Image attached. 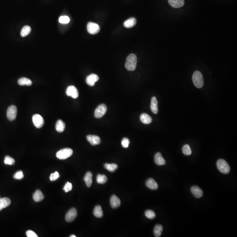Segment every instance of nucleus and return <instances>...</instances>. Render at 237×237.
I'll use <instances>...</instances> for the list:
<instances>
[{
    "label": "nucleus",
    "mask_w": 237,
    "mask_h": 237,
    "mask_svg": "<svg viewBox=\"0 0 237 237\" xmlns=\"http://www.w3.org/2000/svg\"><path fill=\"white\" fill-rule=\"evenodd\" d=\"M146 185L149 189L153 190H155L158 189V185L157 182L152 178H149L146 182Z\"/></svg>",
    "instance_id": "nucleus-16"
},
{
    "label": "nucleus",
    "mask_w": 237,
    "mask_h": 237,
    "mask_svg": "<svg viewBox=\"0 0 237 237\" xmlns=\"http://www.w3.org/2000/svg\"><path fill=\"white\" fill-rule=\"evenodd\" d=\"M87 30L89 33L91 35H96L100 30V27L97 23L89 22L87 25Z\"/></svg>",
    "instance_id": "nucleus-8"
},
{
    "label": "nucleus",
    "mask_w": 237,
    "mask_h": 237,
    "mask_svg": "<svg viewBox=\"0 0 237 237\" xmlns=\"http://www.w3.org/2000/svg\"><path fill=\"white\" fill-rule=\"evenodd\" d=\"M193 81L195 86L201 88L204 85V80L202 73L198 71H195L193 76Z\"/></svg>",
    "instance_id": "nucleus-2"
},
{
    "label": "nucleus",
    "mask_w": 237,
    "mask_h": 237,
    "mask_svg": "<svg viewBox=\"0 0 237 237\" xmlns=\"http://www.w3.org/2000/svg\"><path fill=\"white\" fill-rule=\"evenodd\" d=\"M137 23L136 19L135 18H131L124 23V26L127 28H130L134 27Z\"/></svg>",
    "instance_id": "nucleus-21"
},
{
    "label": "nucleus",
    "mask_w": 237,
    "mask_h": 237,
    "mask_svg": "<svg viewBox=\"0 0 237 237\" xmlns=\"http://www.w3.org/2000/svg\"><path fill=\"white\" fill-rule=\"evenodd\" d=\"M218 170L223 174H228L230 171V167L228 163L223 159H220L216 163Z\"/></svg>",
    "instance_id": "nucleus-3"
},
{
    "label": "nucleus",
    "mask_w": 237,
    "mask_h": 237,
    "mask_svg": "<svg viewBox=\"0 0 237 237\" xmlns=\"http://www.w3.org/2000/svg\"><path fill=\"white\" fill-rule=\"evenodd\" d=\"M97 182L100 184H104L107 181V177L105 175L98 174L97 176Z\"/></svg>",
    "instance_id": "nucleus-30"
},
{
    "label": "nucleus",
    "mask_w": 237,
    "mask_h": 237,
    "mask_svg": "<svg viewBox=\"0 0 237 237\" xmlns=\"http://www.w3.org/2000/svg\"><path fill=\"white\" fill-rule=\"evenodd\" d=\"M182 151L184 155H191V149L189 145H185L182 148Z\"/></svg>",
    "instance_id": "nucleus-31"
},
{
    "label": "nucleus",
    "mask_w": 237,
    "mask_h": 237,
    "mask_svg": "<svg viewBox=\"0 0 237 237\" xmlns=\"http://www.w3.org/2000/svg\"><path fill=\"white\" fill-rule=\"evenodd\" d=\"M87 139L90 144L92 145H98L101 143V141L100 137L96 135H88L87 136Z\"/></svg>",
    "instance_id": "nucleus-13"
},
{
    "label": "nucleus",
    "mask_w": 237,
    "mask_h": 237,
    "mask_svg": "<svg viewBox=\"0 0 237 237\" xmlns=\"http://www.w3.org/2000/svg\"><path fill=\"white\" fill-rule=\"evenodd\" d=\"M4 163L6 165H13L15 164V161L12 157H10L9 156H6L5 157Z\"/></svg>",
    "instance_id": "nucleus-32"
},
{
    "label": "nucleus",
    "mask_w": 237,
    "mask_h": 237,
    "mask_svg": "<svg viewBox=\"0 0 237 237\" xmlns=\"http://www.w3.org/2000/svg\"><path fill=\"white\" fill-rule=\"evenodd\" d=\"M121 202L120 199L116 195H112L110 198V205L112 208H115L120 206Z\"/></svg>",
    "instance_id": "nucleus-15"
},
{
    "label": "nucleus",
    "mask_w": 237,
    "mask_h": 237,
    "mask_svg": "<svg viewBox=\"0 0 237 237\" xmlns=\"http://www.w3.org/2000/svg\"><path fill=\"white\" fill-rule=\"evenodd\" d=\"M33 122L35 126L37 128H40L44 123V119L40 115L35 114L32 117Z\"/></svg>",
    "instance_id": "nucleus-7"
},
{
    "label": "nucleus",
    "mask_w": 237,
    "mask_h": 237,
    "mask_svg": "<svg viewBox=\"0 0 237 237\" xmlns=\"http://www.w3.org/2000/svg\"><path fill=\"white\" fill-rule=\"evenodd\" d=\"M129 144V140L127 137H124L122 140L121 145L124 148H127Z\"/></svg>",
    "instance_id": "nucleus-36"
},
{
    "label": "nucleus",
    "mask_w": 237,
    "mask_h": 237,
    "mask_svg": "<svg viewBox=\"0 0 237 237\" xmlns=\"http://www.w3.org/2000/svg\"><path fill=\"white\" fill-rule=\"evenodd\" d=\"M18 83L20 86L27 85L28 86H30L32 84V81L28 78L22 77L19 79Z\"/></svg>",
    "instance_id": "nucleus-25"
},
{
    "label": "nucleus",
    "mask_w": 237,
    "mask_h": 237,
    "mask_svg": "<svg viewBox=\"0 0 237 237\" xmlns=\"http://www.w3.org/2000/svg\"><path fill=\"white\" fill-rule=\"evenodd\" d=\"M13 177L14 179L17 180H21L24 177V174L22 171H19L15 173V174L14 175Z\"/></svg>",
    "instance_id": "nucleus-35"
},
{
    "label": "nucleus",
    "mask_w": 237,
    "mask_h": 237,
    "mask_svg": "<svg viewBox=\"0 0 237 237\" xmlns=\"http://www.w3.org/2000/svg\"><path fill=\"white\" fill-rule=\"evenodd\" d=\"M73 154V151L70 148H66L60 150L56 153V157L61 160L67 159Z\"/></svg>",
    "instance_id": "nucleus-4"
},
{
    "label": "nucleus",
    "mask_w": 237,
    "mask_h": 237,
    "mask_svg": "<svg viewBox=\"0 0 237 237\" xmlns=\"http://www.w3.org/2000/svg\"><path fill=\"white\" fill-rule=\"evenodd\" d=\"M72 184L70 182H67L65 185V186L63 188V190L66 193H68L69 191H70L72 189Z\"/></svg>",
    "instance_id": "nucleus-37"
},
{
    "label": "nucleus",
    "mask_w": 237,
    "mask_h": 237,
    "mask_svg": "<svg viewBox=\"0 0 237 237\" xmlns=\"http://www.w3.org/2000/svg\"><path fill=\"white\" fill-rule=\"evenodd\" d=\"M137 64V58L135 54H129L126 59L125 68L127 70L134 71L136 69Z\"/></svg>",
    "instance_id": "nucleus-1"
},
{
    "label": "nucleus",
    "mask_w": 237,
    "mask_h": 237,
    "mask_svg": "<svg viewBox=\"0 0 237 237\" xmlns=\"http://www.w3.org/2000/svg\"><path fill=\"white\" fill-rule=\"evenodd\" d=\"M59 177V174L58 172L56 171L54 173H52L50 176V181H54L57 180Z\"/></svg>",
    "instance_id": "nucleus-38"
},
{
    "label": "nucleus",
    "mask_w": 237,
    "mask_h": 237,
    "mask_svg": "<svg viewBox=\"0 0 237 237\" xmlns=\"http://www.w3.org/2000/svg\"><path fill=\"white\" fill-rule=\"evenodd\" d=\"M168 2L171 6L174 8H181L185 4L184 0H168Z\"/></svg>",
    "instance_id": "nucleus-18"
},
{
    "label": "nucleus",
    "mask_w": 237,
    "mask_h": 237,
    "mask_svg": "<svg viewBox=\"0 0 237 237\" xmlns=\"http://www.w3.org/2000/svg\"><path fill=\"white\" fill-rule=\"evenodd\" d=\"M191 193L196 198H200L203 195L202 191L198 186H193L191 187Z\"/></svg>",
    "instance_id": "nucleus-12"
},
{
    "label": "nucleus",
    "mask_w": 237,
    "mask_h": 237,
    "mask_svg": "<svg viewBox=\"0 0 237 237\" xmlns=\"http://www.w3.org/2000/svg\"><path fill=\"white\" fill-rule=\"evenodd\" d=\"M107 110L106 106L105 104H101L95 110L94 116L95 118L99 119L105 115Z\"/></svg>",
    "instance_id": "nucleus-6"
},
{
    "label": "nucleus",
    "mask_w": 237,
    "mask_h": 237,
    "mask_svg": "<svg viewBox=\"0 0 237 237\" xmlns=\"http://www.w3.org/2000/svg\"><path fill=\"white\" fill-rule=\"evenodd\" d=\"M93 213L95 217L102 218L103 216V212L102 207L100 206H96L94 210Z\"/></svg>",
    "instance_id": "nucleus-26"
},
{
    "label": "nucleus",
    "mask_w": 237,
    "mask_h": 237,
    "mask_svg": "<svg viewBox=\"0 0 237 237\" xmlns=\"http://www.w3.org/2000/svg\"><path fill=\"white\" fill-rule=\"evenodd\" d=\"M59 23L62 24H67L70 22V18L67 16H62L58 19Z\"/></svg>",
    "instance_id": "nucleus-34"
},
{
    "label": "nucleus",
    "mask_w": 237,
    "mask_h": 237,
    "mask_svg": "<svg viewBox=\"0 0 237 237\" xmlns=\"http://www.w3.org/2000/svg\"><path fill=\"white\" fill-rule=\"evenodd\" d=\"M70 237H76V236L75 235H71L70 236Z\"/></svg>",
    "instance_id": "nucleus-40"
},
{
    "label": "nucleus",
    "mask_w": 237,
    "mask_h": 237,
    "mask_svg": "<svg viewBox=\"0 0 237 237\" xmlns=\"http://www.w3.org/2000/svg\"><path fill=\"white\" fill-rule=\"evenodd\" d=\"M155 162L158 166H163L166 164V160L164 159L160 152H158L155 155Z\"/></svg>",
    "instance_id": "nucleus-14"
},
{
    "label": "nucleus",
    "mask_w": 237,
    "mask_h": 237,
    "mask_svg": "<svg viewBox=\"0 0 237 237\" xmlns=\"http://www.w3.org/2000/svg\"><path fill=\"white\" fill-rule=\"evenodd\" d=\"M26 235L28 237H38V235L32 230H27L26 232Z\"/></svg>",
    "instance_id": "nucleus-39"
},
{
    "label": "nucleus",
    "mask_w": 237,
    "mask_h": 237,
    "mask_svg": "<svg viewBox=\"0 0 237 237\" xmlns=\"http://www.w3.org/2000/svg\"><path fill=\"white\" fill-rule=\"evenodd\" d=\"M0 198H1V197H0Z\"/></svg>",
    "instance_id": "nucleus-41"
},
{
    "label": "nucleus",
    "mask_w": 237,
    "mask_h": 237,
    "mask_svg": "<svg viewBox=\"0 0 237 237\" xmlns=\"http://www.w3.org/2000/svg\"><path fill=\"white\" fill-rule=\"evenodd\" d=\"M163 227L161 225L157 224L155 226L154 229V234L156 237H159L162 234Z\"/></svg>",
    "instance_id": "nucleus-27"
},
{
    "label": "nucleus",
    "mask_w": 237,
    "mask_h": 237,
    "mask_svg": "<svg viewBox=\"0 0 237 237\" xmlns=\"http://www.w3.org/2000/svg\"><path fill=\"white\" fill-rule=\"evenodd\" d=\"M104 167L109 171L111 172H114L118 168V165L114 164V163H112V164L106 163L104 165Z\"/></svg>",
    "instance_id": "nucleus-29"
},
{
    "label": "nucleus",
    "mask_w": 237,
    "mask_h": 237,
    "mask_svg": "<svg viewBox=\"0 0 237 237\" xmlns=\"http://www.w3.org/2000/svg\"><path fill=\"white\" fill-rule=\"evenodd\" d=\"M150 108L151 111L153 114H158V111H159L158 107V101L155 97H153L151 98Z\"/></svg>",
    "instance_id": "nucleus-17"
},
{
    "label": "nucleus",
    "mask_w": 237,
    "mask_h": 237,
    "mask_svg": "<svg viewBox=\"0 0 237 237\" xmlns=\"http://www.w3.org/2000/svg\"><path fill=\"white\" fill-rule=\"evenodd\" d=\"M44 198V195L42 192L39 190H37L33 195V199L36 202L42 201Z\"/></svg>",
    "instance_id": "nucleus-23"
},
{
    "label": "nucleus",
    "mask_w": 237,
    "mask_h": 237,
    "mask_svg": "<svg viewBox=\"0 0 237 237\" xmlns=\"http://www.w3.org/2000/svg\"><path fill=\"white\" fill-rule=\"evenodd\" d=\"M66 125L62 120L59 119L58 120L55 125V128L57 131L59 133H62L65 130Z\"/></svg>",
    "instance_id": "nucleus-24"
},
{
    "label": "nucleus",
    "mask_w": 237,
    "mask_h": 237,
    "mask_svg": "<svg viewBox=\"0 0 237 237\" xmlns=\"http://www.w3.org/2000/svg\"><path fill=\"white\" fill-rule=\"evenodd\" d=\"M145 215L149 219H153L155 218V213L151 210H147L145 212Z\"/></svg>",
    "instance_id": "nucleus-33"
},
{
    "label": "nucleus",
    "mask_w": 237,
    "mask_h": 237,
    "mask_svg": "<svg viewBox=\"0 0 237 237\" xmlns=\"http://www.w3.org/2000/svg\"><path fill=\"white\" fill-rule=\"evenodd\" d=\"M92 177L93 174L91 172H87L84 177V181L86 183L87 187L88 188L91 187L92 184Z\"/></svg>",
    "instance_id": "nucleus-20"
},
{
    "label": "nucleus",
    "mask_w": 237,
    "mask_h": 237,
    "mask_svg": "<svg viewBox=\"0 0 237 237\" xmlns=\"http://www.w3.org/2000/svg\"><path fill=\"white\" fill-rule=\"evenodd\" d=\"M66 94L68 96L71 97L73 98H76L79 96L78 90L74 86H70L66 90Z\"/></svg>",
    "instance_id": "nucleus-10"
},
{
    "label": "nucleus",
    "mask_w": 237,
    "mask_h": 237,
    "mask_svg": "<svg viewBox=\"0 0 237 237\" xmlns=\"http://www.w3.org/2000/svg\"><path fill=\"white\" fill-rule=\"evenodd\" d=\"M141 122L145 124H149L152 122V118L149 115L146 114H143L140 116Z\"/></svg>",
    "instance_id": "nucleus-22"
},
{
    "label": "nucleus",
    "mask_w": 237,
    "mask_h": 237,
    "mask_svg": "<svg viewBox=\"0 0 237 237\" xmlns=\"http://www.w3.org/2000/svg\"><path fill=\"white\" fill-rule=\"evenodd\" d=\"M99 80V77L97 75L95 74H91L88 76L86 78V83L90 86H94L95 83Z\"/></svg>",
    "instance_id": "nucleus-11"
},
{
    "label": "nucleus",
    "mask_w": 237,
    "mask_h": 237,
    "mask_svg": "<svg viewBox=\"0 0 237 237\" xmlns=\"http://www.w3.org/2000/svg\"><path fill=\"white\" fill-rule=\"evenodd\" d=\"M31 31V27L29 26H25L22 29L21 31V36L22 37H25L30 34Z\"/></svg>",
    "instance_id": "nucleus-28"
},
{
    "label": "nucleus",
    "mask_w": 237,
    "mask_h": 237,
    "mask_svg": "<svg viewBox=\"0 0 237 237\" xmlns=\"http://www.w3.org/2000/svg\"><path fill=\"white\" fill-rule=\"evenodd\" d=\"M77 216V210L75 208H71L70 210L67 212L65 219L67 222H71L76 219Z\"/></svg>",
    "instance_id": "nucleus-9"
},
{
    "label": "nucleus",
    "mask_w": 237,
    "mask_h": 237,
    "mask_svg": "<svg viewBox=\"0 0 237 237\" xmlns=\"http://www.w3.org/2000/svg\"><path fill=\"white\" fill-rule=\"evenodd\" d=\"M11 203V201L10 199L7 197L0 198V211L9 206L10 205Z\"/></svg>",
    "instance_id": "nucleus-19"
},
{
    "label": "nucleus",
    "mask_w": 237,
    "mask_h": 237,
    "mask_svg": "<svg viewBox=\"0 0 237 237\" xmlns=\"http://www.w3.org/2000/svg\"><path fill=\"white\" fill-rule=\"evenodd\" d=\"M17 114V109L15 106H11L8 108L7 112V116L10 121H13L16 119Z\"/></svg>",
    "instance_id": "nucleus-5"
}]
</instances>
